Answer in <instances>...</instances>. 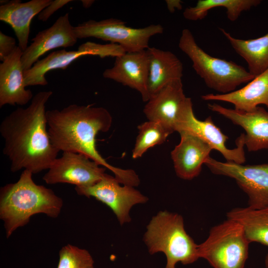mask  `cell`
I'll return each mask as SVG.
<instances>
[{
	"instance_id": "20",
	"label": "cell",
	"mask_w": 268,
	"mask_h": 268,
	"mask_svg": "<svg viewBox=\"0 0 268 268\" xmlns=\"http://www.w3.org/2000/svg\"><path fill=\"white\" fill-rule=\"evenodd\" d=\"M201 99L230 103L235 109L243 111H251L261 105L268 108V69L239 89L226 94H207Z\"/></svg>"
},
{
	"instance_id": "15",
	"label": "cell",
	"mask_w": 268,
	"mask_h": 268,
	"mask_svg": "<svg viewBox=\"0 0 268 268\" xmlns=\"http://www.w3.org/2000/svg\"><path fill=\"white\" fill-rule=\"evenodd\" d=\"M149 56L146 50L125 54L115 58L113 67L106 69L103 76L138 91L142 100L149 99L147 90Z\"/></svg>"
},
{
	"instance_id": "6",
	"label": "cell",
	"mask_w": 268,
	"mask_h": 268,
	"mask_svg": "<svg viewBox=\"0 0 268 268\" xmlns=\"http://www.w3.org/2000/svg\"><path fill=\"white\" fill-rule=\"evenodd\" d=\"M250 244L243 226L227 218L211 227L206 239L198 245L199 258L213 268H244Z\"/></svg>"
},
{
	"instance_id": "27",
	"label": "cell",
	"mask_w": 268,
	"mask_h": 268,
	"mask_svg": "<svg viewBox=\"0 0 268 268\" xmlns=\"http://www.w3.org/2000/svg\"><path fill=\"white\" fill-rule=\"evenodd\" d=\"M16 40L14 38L0 31V60L4 61L16 49Z\"/></svg>"
},
{
	"instance_id": "12",
	"label": "cell",
	"mask_w": 268,
	"mask_h": 268,
	"mask_svg": "<svg viewBox=\"0 0 268 268\" xmlns=\"http://www.w3.org/2000/svg\"><path fill=\"white\" fill-rule=\"evenodd\" d=\"M176 132H186L194 134L207 143L213 149L219 152L228 162L243 164L246 161L244 150V134L236 140V147H227L226 142L228 137L213 123L210 116L204 121L198 120L195 116L193 109H190L178 125Z\"/></svg>"
},
{
	"instance_id": "21",
	"label": "cell",
	"mask_w": 268,
	"mask_h": 268,
	"mask_svg": "<svg viewBox=\"0 0 268 268\" xmlns=\"http://www.w3.org/2000/svg\"><path fill=\"white\" fill-rule=\"evenodd\" d=\"M89 42L80 45L77 50L63 49L54 51L45 58L37 61L29 69L24 71L26 86H45L48 84L46 73L51 70L66 69L73 62L81 57L93 55Z\"/></svg>"
},
{
	"instance_id": "4",
	"label": "cell",
	"mask_w": 268,
	"mask_h": 268,
	"mask_svg": "<svg viewBox=\"0 0 268 268\" xmlns=\"http://www.w3.org/2000/svg\"><path fill=\"white\" fill-rule=\"evenodd\" d=\"M143 239L148 252L163 253L166 257L165 268H175L176 264L187 265L200 259L198 245L186 232L183 217L179 214L160 211L146 227Z\"/></svg>"
},
{
	"instance_id": "17",
	"label": "cell",
	"mask_w": 268,
	"mask_h": 268,
	"mask_svg": "<svg viewBox=\"0 0 268 268\" xmlns=\"http://www.w3.org/2000/svg\"><path fill=\"white\" fill-rule=\"evenodd\" d=\"M181 140L171 152L177 175L192 180L201 171L212 148L200 137L186 132L179 133Z\"/></svg>"
},
{
	"instance_id": "23",
	"label": "cell",
	"mask_w": 268,
	"mask_h": 268,
	"mask_svg": "<svg viewBox=\"0 0 268 268\" xmlns=\"http://www.w3.org/2000/svg\"><path fill=\"white\" fill-rule=\"evenodd\" d=\"M227 218L239 223L250 242L268 247V206L252 209L248 206L236 207L226 214Z\"/></svg>"
},
{
	"instance_id": "25",
	"label": "cell",
	"mask_w": 268,
	"mask_h": 268,
	"mask_svg": "<svg viewBox=\"0 0 268 268\" xmlns=\"http://www.w3.org/2000/svg\"><path fill=\"white\" fill-rule=\"evenodd\" d=\"M138 134L132 151L133 159L141 157L150 148L165 141L172 133L160 123L148 121L137 127Z\"/></svg>"
},
{
	"instance_id": "29",
	"label": "cell",
	"mask_w": 268,
	"mask_h": 268,
	"mask_svg": "<svg viewBox=\"0 0 268 268\" xmlns=\"http://www.w3.org/2000/svg\"><path fill=\"white\" fill-rule=\"evenodd\" d=\"M168 9L171 12H173L176 9H180L182 8V1L176 0H166Z\"/></svg>"
},
{
	"instance_id": "18",
	"label": "cell",
	"mask_w": 268,
	"mask_h": 268,
	"mask_svg": "<svg viewBox=\"0 0 268 268\" xmlns=\"http://www.w3.org/2000/svg\"><path fill=\"white\" fill-rule=\"evenodd\" d=\"M52 0H31L23 2L12 0L0 6V20L9 24L23 52L27 48L32 19L48 6Z\"/></svg>"
},
{
	"instance_id": "22",
	"label": "cell",
	"mask_w": 268,
	"mask_h": 268,
	"mask_svg": "<svg viewBox=\"0 0 268 268\" xmlns=\"http://www.w3.org/2000/svg\"><path fill=\"white\" fill-rule=\"evenodd\" d=\"M235 51L247 63L248 71L257 76L268 69V33L255 39L243 40L220 29Z\"/></svg>"
},
{
	"instance_id": "31",
	"label": "cell",
	"mask_w": 268,
	"mask_h": 268,
	"mask_svg": "<svg viewBox=\"0 0 268 268\" xmlns=\"http://www.w3.org/2000/svg\"><path fill=\"white\" fill-rule=\"evenodd\" d=\"M265 265L266 268H268V253L266 255L265 258Z\"/></svg>"
},
{
	"instance_id": "11",
	"label": "cell",
	"mask_w": 268,
	"mask_h": 268,
	"mask_svg": "<svg viewBox=\"0 0 268 268\" xmlns=\"http://www.w3.org/2000/svg\"><path fill=\"white\" fill-rule=\"evenodd\" d=\"M193 108L184 93L182 79L169 83L146 102L143 112L148 121L162 124L172 134L186 113Z\"/></svg>"
},
{
	"instance_id": "28",
	"label": "cell",
	"mask_w": 268,
	"mask_h": 268,
	"mask_svg": "<svg viewBox=\"0 0 268 268\" xmlns=\"http://www.w3.org/2000/svg\"><path fill=\"white\" fill-rule=\"evenodd\" d=\"M71 0H54L45 7L38 15V19L42 22H46L56 11L63 7Z\"/></svg>"
},
{
	"instance_id": "13",
	"label": "cell",
	"mask_w": 268,
	"mask_h": 268,
	"mask_svg": "<svg viewBox=\"0 0 268 268\" xmlns=\"http://www.w3.org/2000/svg\"><path fill=\"white\" fill-rule=\"evenodd\" d=\"M209 109L242 128L245 145L249 151L268 149V111L258 106L251 111L227 108L215 103H208Z\"/></svg>"
},
{
	"instance_id": "26",
	"label": "cell",
	"mask_w": 268,
	"mask_h": 268,
	"mask_svg": "<svg viewBox=\"0 0 268 268\" xmlns=\"http://www.w3.org/2000/svg\"><path fill=\"white\" fill-rule=\"evenodd\" d=\"M94 261L86 249L67 244L59 251L57 268H94Z\"/></svg>"
},
{
	"instance_id": "2",
	"label": "cell",
	"mask_w": 268,
	"mask_h": 268,
	"mask_svg": "<svg viewBox=\"0 0 268 268\" xmlns=\"http://www.w3.org/2000/svg\"><path fill=\"white\" fill-rule=\"evenodd\" d=\"M48 130L51 142L59 151L82 154L110 170L123 185L137 186L140 180L132 169H123L108 163L98 151L96 136L108 131L112 117L101 107L70 104L61 109L46 111Z\"/></svg>"
},
{
	"instance_id": "7",
	"label": "cell",
	"mask_w": 268,
	"mask_h": 268,
	"mask_svg": "<svg viewBox=\"0 0 268 268\" xmlns=\"http://www.w3.org/2000/svg\"><path fill=\"white\" fill-rule=\"evenodd\" d=\"M160 24L134 28L120 19L111 18L100 21L89 20L74 26L77 39L95 38L121 46L126 53L139 52L149 48L150 38L162 34Z\"/></svg>"
},
{
	"instance_id": "9",
	"label": "cell",
	"mask_w": 268,
	"mask_h": 268,
	"mask_svg": "<svg viewBox=\"0 0 268 268\" xmlns=\"http://www.w3.org/2000/svg\"><path fill=\"white\" fill-rule=\"evenodd\" d=\"M106 168L80 153L63 152L53 162L43 180L47 184L67 183L86 187L104 178Z\"/></svg>"
},
{
	"instance_id": "16",
	"label": "cell",
	"mask_w": 268,
	"mask_h": 268,
	"mask_svg": "<svg viewBox=\"0 0 268 268\" xmlns=\"http://www.w3.org/2000/svg\"><path fill=\"white\" fill-rule=\"evenodd\" d=\"M23 51L17 46L0 64V107L5 105L23 106L32 100V91L26 88L21 62Z\"/></svg>"
},
{
	"instance_id": "14",
	"label": "cell",
	"mask_w": 268,
	"mask_h": 268,
	"mask_svg": "<svg viewBox=\"0 0 268 268\" xmlns=\"http://www.w3.org/2000/svg\"><path fill=\"white\" fill-rule=\"evenodd\" d=\"M77 38L69 21V14L60 16L48 28L39 32L21 57L24 70L31 68L39 58L48 51L58 48L74 46Z\"/></svg>"
},
{
	"instance_id": "24",
	"label": "cell",
	"mask_w": 268,
	"mask_h": 268,
	"mask_svg": "<svg viewBox=\"0 0 268 268\" xmlns=\"http://www.w3.org/2000/svg\"><path fill=\"white\" fill-rule=\"evenodd\" d=\"M260 0H199L194 6L187 7L183 12L186 19L197 21L204 18L210 9L216 7L226 9L228 19L236 20L242 12L257 6Z\"/></svg>"
},
{
	"instance_id": "3",
	"label": "cell",
	"mask_w": 268,
	"mask_h": 268,
	"mask_svg": "<svg viewBox=\"0 0 268 268\" xmlns=\"http://www.w3.org/2000/svg\"><path fill=\"white\" fill-rule=\"evenodd\" d=\"M33 173L23 170L18 181L0 189V218L7 238L18 228L29 223L32 216L43 213L57 218L63 201L51 189L36 184Z\"/></svg>"
},
{
	"instance_id": "5",
	"label": "cell",
	"mask_w": 268,
	"mask_h": 268,
	"mask_svg": "<svg viewBox=\"0 0 268 268\" xmlns=\"http://www.w3.org/2000/svg\"><path fill=\"white\" fill-rule=\"evenodd\" d=\"M178 46L191 60L194 69L206 86L219 94L232 92L238 86L255 77L234 62L208 54L198 45L188 29L182 30Z\"/></svg>"
},
{
	"instance_id": "30",
	"label": "cell",
	"mask_w": 268,
	"mask_h": 268,
	"mask_svg": "<svg viewBox=\"0 0 268 268\" xmlns=\"http://www.w3.org/2000/svg\"><path fill=\"white\" fill-rule=\"evenodd\" d=\"M81 3L82 6L85 8H88L90 7L92 4L94 3V0H82Z\"/></svg>"
},
{
	"instance_id": "1",
	"label": "cell",
	"mask_w": 268,
	"mask_h": 268,
	"mask_svg": "<svg viewBox=\"0 0 268 268\" xmlns=\"http://www.w3.org/2000/svg\"><path fill=\"white\" fill-rule=\"evenodd\" d=\"M51 91L36 93L26 108L18 107L0 124L4 140L3 153L10 162V171L27 170L35 174L48 170L59 151L53 145L48 130L46 104Z\"/></svg>"
},
{
	"instance_id": "8",
	"label": "cell",
	"mask_w": 268,
	"mask_h": 268,
	"mask_svg": "<svg viewBox=\"0 0 268 268\" xmlns=\"http://www.w3.org/2000/svg\"><path fill=\"white\" fill-rule=\"evenodd\" d=\"M204 164L212 173L234 179L248 196V207L258 209L268 206V164L222 162L209 156Z\"/></svg>"
},
{
	"instance_id": "19",
	"label": "cell",
	"mask_w": 268,
	"mask_h": 268,
	"mask_svg": "<svg viewBox=\"0 0 268 268\" xmlns=\"http://www.w3.org/2000/svg\"><path fill=\"white\" fill-rule=\"evenodd\" d=\"M147 51L149 62L147 90L150 99L171 82L182 79L183 66L180 59L170 51L155 47H149Z\"/></svg>"
},
{
	"instance_id": "10",
	"label": "cell",
	"mask_w": 268,
	"mask_h": 268,
	"mask_svg": "<svg viewBox=\"0 0 268 268\" xmlns=\"http://www.w3.org/2000/svg\"><path fill=\"white\" fill-rule=\"evenodd\" d=\"M121 184L107 175L94 185L86 187H75L76 193L87 198L93 197L108 206L116 215L121 225L130 222V211L136 204L144 203L148 199L134 187Z\"/></svg>"
}]
</instances>
